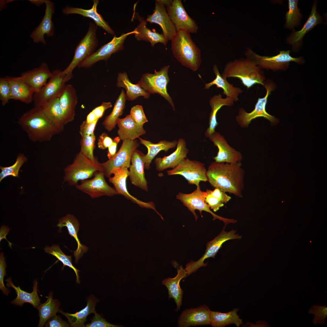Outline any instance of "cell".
Listing matches in <instances>:
<instances>
[{
  "label": "cell",
  "instance_id": "1",
  "mask_svg": "<svg viewBox=\"0 0 327 327\" xmlns=\"http://www.w3.org/2000/svg\"><path fill=\"white\" fill-rule=\"evenodd\" d=\"M241 162L234 163L212 162L208 167V181L215 188L242 197L245 171Z\"/></svg>",
  "mask_w": 327,
  "mask_h": 327
},
{
  "label": "cell",
  "instance_id": "2",
  "mask_svg": "<svg viewBox=\"0 0 327 327\" xmlns=\"http://www.w3.org/2000/svg\"><path fill=\"white\" fill-rule=\"evenodd\" d=\"M17 123L34 142L49 141L54 135L61 132L40 107L34 106L24 113Z\"/></svg>",
  "mask_w": 327,
  "mask_h": 327
},
{
  "label": "cell",
  "instance_id": "3",
  "mask_svg": "<svg viewBox=\"0 0 327 327\" xmlns=\"http://www.w3.org/2000/svg\"><path fill=\"white\" fill-rule=\"evenodd\" d=\"M171 41V49L175 58L183 66L197 71L201 63V50L190 33L184 30L177 31Z\"/></svg>",
  "mask_w": 327,
  "mask_h": 327
},
{
  "label": "cell",
  "instance_id": "4",
  "mask_svg": "<svg viewBox=\"0 0 327 327\" xmlns=\"http://www.w3.org/2000/svg\"><path fill=\"white\" fill-rule=\"evenodd\" d=\"M222 75L226 78H239L248 89L257 84L264 86L265 77L260 68L247 58L228 62Z\"/></svg>",
  "mask_w": 327,
  "mask_h": 327
},
{
  "label": "cell",
  "instance_id": "5",
  "mask_svg": "<svg viewBox=\"0 0 327 327\" xmlns=\"http://www.w3.org/2000/svg\"><path fill=\"white\" fill-rule=\"evenodd\" d=\"M98 27L94 23L90 22L86 34L76 47L71 61L68 66L61 71V74L64 76L66 82L72 77L74 69L95 52L99 44L97 35Z\"/></svg>",
  "mask_w": 327,
  "mask_h": 327
},
{
  "label": "cell",
  "instance_id": "6",
  "mask_svg": "<svg viewBox=\"0 0 327 327\" xmlns=\"http://www.w3.org/2000/svg\"><path fill=\"white\" fill-rule=\"evenodd\" d=\"M98 171H103L97 160L93 162L80 151L72 163L65 168L64 182L75 186L79 181L88 179Z\"/></svg>",
  "mask_w": 327,
  "mask_h": 327
},
{
  "label": "cell",
  "instance_id": "7",
  "mask_svg": "<svg viewBox=\"0 0 327 327\" xmlns=\"http://www.w3.org/2000/svg\"><path fill=\"white\" fill-rule=\"evenodd\" d=\"M169 67V65L163 66L158 71L154 70V74L144 73L137 84L150 94L157 93L163 97L175 111L174 103L167 91V85L170 81L168 76Z\"/></svg>",
  "mask_w": 327,
  "mask_h": 327
},
{
  "label": "cell",
  "instance_id": "8",
  "mask_svg": "<svg viewBox=\"0 0 327 327\" xmlns=\"http://www.w3.org/2000/svg\"><path fill=\"white\" fill-rule=\"evenodd\" d=\"M290 51H282L276 55L262 56L247 48L245 51L246 58L251 59L260 68L270 69L274 71L287 69L290 62L302 64L304 60L302 57L293 58L290 54Z\"/></svg>",
  "mask_w": 327,
  "mask_h": 327
},
{
  "label": "cell",
  "instance_id": "9",
  "mask_svg": "<svg viewBox=\"0 0 327 327\" xmlns=\"http://www.w3.org/2000/svg\"><path fill=\"white\" fill-rule=\"evenodd\" d=\"M207 194L206 191L205 192L201 190L199 185L197 187L195 190L190 193H179L176 196V198L180 200L183 203V205L192 213L196 221L198 218V216L196 214L195 210H198L200 211L202 217V211H204L211 214L213 217V220L218 219L223 221L225 224V227L229 223H235L237 222V220L234 219L224 218L212 212L205 201Z\"/></svg>",
  "mask_w": 327,
  "mask_h": 327
},
{
  "label": "cell",
  "instance_id": "10",
  "mask_svg": "<svg viewBox=\"0 0 327 327\" xmlns=\"http://www.w3.org/2000/svg\"><path fill=\"white\" fill-rule=\"evenodd\" d=\"M61 71L54 70L48 82L38 92L34 94V106L43 107L54 99L60 97L66 85Z\"/></svg>",
  "mask_w": 327,
  "mask_h": 327
},
{
  "label": "cell",
  "instance_id": "11",
  "mask_svg": "<svg viewBox=\"0 0 327 327\" xmlns=\"http://www.w3.org/2000/svg\"><path fill=\"white\" fill-rule=\"evenodd\" d=\"M264 86L266 90V95L263 97L258 98L254 109L252 111L248 113L243 108L239 109L236 119L241 127L247 128L252 120L259 117H262L268 120L272 125H275L278 123L279 121L278 119L269 114L266 110L268 97L274 89V85L272 82H264Z\"/></svg>",
  "mask_w": 327,
  "mask_h": 327
},
{
  "label": "cell",
  "instance_id": "12",
  "mask_svg": "<svg viewBox=\"0 0 327 327\" xmlns=\"http://www.w3.org/2000/svg\"><path fill=\"white\" fill-rule=\"evenodd\" d=\"M225 229V227H224L219 235L207 243L205 252L202 257L196 261L191 260L187 264L184 269L187 276L195 272L200 267L206 266L207 263H204V261L210 257L215 258L222 244L225 242L230 240L240 239L242 238L241 236L236 234V231L233 229L226 232L224 230Z\"/></svg>",
  "mask_w": 327,
  "mask_h": 327
},
{
  "label": "cell",
  "instance_id": "13",
  "mask_svg": "<svg viewBox=\"0 0 327 327\" xmlns=\"http://www.w3.org/2000/svg\"><path fill=\"white\" fill-rule=\"evenodd\" d=\"M133 31L122 34L119 37L114 35L112 40L102 46L90 56L81 62L78 66V68H89L100 61H107L111 55L124 50V44L126 39L129 35L136 33Z\"/></svg>",
  "mask_w": 327,
  "mask_h": 327
},
{
  "label": "cell",
  "instance_id": "14",
  "mask_svg": "<svg viewBox=\"0 0 327 327\" xmlns=\"http://www.w3.org/2000/svg\"><path fill=\"white\" fill-rule=\"evenodd\" d=\"M206 171L203 163L186 157L176 167L167 171V173L168 175H181L190 184H195L197 187L200 181H208Z\"/></svg>",
  "mask_w": 327,
  "mask_h": 327
},
{
  "label": "cell",
  "instance_id": "15",
  "mask_svg": "<svg viewBox=\"0 0 327 327\" xmlns=\"http://www.w3.org/2000/svg\"><path fill=\"white\" fill-rule=\"evenodd\" d=\"M115 154L111 158L100 165L104 175L109 178L113 169L121 167L129 168L131 157L134 151L139 145L137 140L126 139Z\"/></svg>",
  "mask_w": 327,
  "mask_h": 327
},
{
  "label": "cell",
  "instance_id": "16",
  "mask_svg": "<svg viewBox=\"0 0 327 327\" xmlns=\"http://www.w3.org/2000/svg\"><path fill=\"white\" fill-rule=\"evenodd\" d=\"M104 172L98 171L91 179L81 181V183L75 186L78 190L84 193L93 199L106 196L113 197L117 194L114 188L110 187L106 182Z\"/></svg>",
  "mask_w": 327,
  "mask_h": 327
},
{
  "label": "cell",
  "instance_id": "17",
  "mask_svg": "<svg viewBox=\"0 0 327 327\" xmlns=\"http://www.w3.org/2000/svg\"><path fill=\"white\" fill-rule=\"evenodd\" d=\"M111 173L114 174V176L108 178L109 181L113 184L117 194L124 196L127 199L142 207L154 210L161 219L163 218L156 210L153 202H146L140 200L129 193L127 190L126 183L127 178L129 174L128 168L121 167L115 168L111 171Z\"/></svg>",
  "mask_w": 327,
  "mask_h": 327
},
{
  "label": "cell",
  "instance_id": "18",
  "mask_svg": "<svg viewBox=\"0 0 327 327\" xmlns=\"http://www.w3.org/2000/svg\"><path fill=\"white\" fill-rule=\"evenodd\" d=\"M166 9L177 31L184 30L190 33L197 32L198 26L187 13L181 0H173L172 5Z\"/></svg>",
  "mask_w": 327,
  "mask_h": 327
},
{
  "label": "cell",
  "instance_id": "19",
  "mask_svg": "<svg viewBox=\"0 0 327 327\" xmlns=\"http://www.w3.org/2000/svg\"><path fill=\"white\" fill-rule=\"evenodd\" d=\"M207 138L218 149L217 155L213 158L215 162L234 163L240 162L242 160L241 153L230 146L223 136L219 133L215 131Z\"/></svg>",
  "mask_w": 327,
  "mask_h": 327
},
{
  "label": "cell",
  "instance_id": "20",
  "mask_svg": "<svg viewBox=\"0 0 327 327\" xmlns=\"http://www.w3.org/2000/svg\"><path fill=\"white\" fill-rule=\"evenodd\" d=\"M45 15L40 23L30 34V37L35 43L41 42L46 45L45 35L52 37L54 35V24L52 19L55 12V6L54 2L49 0H45Z\"/></svg>",
  "mask_w": 327,
  "mask_h": 327
},
{
  "label": "cell",
  "instance_id": "21",
  "mask_svg": "<svg viewBox=\"0 0 327 327\" xmlns=\"http://www.w3.org/2000/svg\"><path fill=\"white\" fill-rule=\"evenodd\" d=\"M210 310L204 305L196 308L184 310L179 316L178 325L179 327H189L210 325Z\"/></svg>",
  "mask_w": 327,
  "mask_h": 327
},
{
  "label": "cell",
  "instance_id": "22",
  "mask_svg": "<svg viewBox=\"0 0 327 327\" xmlns=\"http://www.w3.org/2000/svg\"><path fill=\"white\" fill-rule=\"evenodd\" d=\"M317 2L314 1L309 17L302 28L293 31L288 36L286 42L292 45L293 49L299 48L305 35L317 25L323 22V18L317 11Z\"/></svg>",
  "mask_w": 327,
  "mask_h": 327
},
{
  "label": "cell",
  "instance_id": "23",
  "mask_svg": "<svg viewBox=\"0 0 327 327\" xmlns=\"http://www.w3.org/2000/svg\"><path fill=\"white\" fill-rule=\"evenodd\" d=\"M155 2L153 13L147 16L146 21L158 25L162 29L164 35L168 40H171L177 32L175 25L168 15L165 6L156 0Z\"/></svg>",
  "mask_w": 327,
  "mask_h": 327
},
{
  "label": "cell",
  "instance_id": "24",
  "mask_svg": "<svg viewBox=\"0 0 327 327\" xmlns=\"http://www.w3.org/2000/svg\"><path fill=\"white\" fill-rule=\"evenodd\" d=\"M52 74L48 64L44 62L38 67L22 73L19 77L33 89L35 93L45 84Z\"/></svg>",
  "mask_w": 327,
  "mask_h": 327
},
{
  "label": "cell",
  "instance_id": "25",
  "mask_svg": "<svg viewBox=\"0 0 327 327\" xmlns=\"http://www.w3.org/2000/svg\"><path fill=\"white\" fill-rule=\"evenodd\" d=\"M189 152L185 139L180 138L178 140L177 148L174 151L168 156L155 159L154 163L156 170L162 171L167 169L175 168L187 157Z\"/></svg>",
  "mask_w": 327,
  "mask_h": 327
},
{
  "label": "cell",
  "instance_id": "26",
  "mask_svg": "<svg viewBox=\"0 0 327 327\" xmlns=\"http://www.w3.org/2000/svg\"><path fill=\"white\" fill-rule=\"evenodd\" d=\"M144 154L136 149L131 158V164L129 170L130 180L132 184L148 192L147 182L144 171Z\"/></svg>",
  "mask_w": 327,
  "mask_h": 327
},
{
  "label": "cell",
  "instance_id": "27",
  "mask_svg": "<svg viewBox=\"0 0 327 327\" xmlns=\"http://www.w3.org/2000/svg\"><path fill=\"white\" fill-rule=\"evenodd\" d=\"M99 3L98 0H93L92 7L88 9L66 6L62 8V13L65 15L75 14L91 18L94 21L98 26L102 28L108 33L112 35H114L115 32L114 30L110 26L107 22L104 20L102 15L97 12V7Z\"/></svg>",
  "mask_w": 327,
  "mask_h": 327
},
{
  "label": "cell",
  "instance_id": "28",
  "mask_svg": "<svg viewBox=\"0 0 327 327\" xmlns=\"http://www.w3.org/2000/svg\"><path fill=\"white\" fill-rule=\"evenodd\" d=\"M10 88L11 99L19 101L26 104L33 99L35 91L33 89L19 77H5Z\"/></svg>",
  "mask_w": 327,
  "mask_h": 327
},
{
  "label": "cell",
  "instance_id": "29",
  "mask_svg": "<svg viewBox=\"0 0 327 327\" xmlns=\"http://www.w3.org/2000/svg\"><path fill=\"white\" fill-rule=\"evenodd\" d=\"M57 226L59 227L58 231H61V229L63 227H67L69 234L74 238L77 243V249L74 251L76 263H78V259L83 255L84 253H86L88 247L83 245L80 242L78 236V233L79 231L80 223L77 219L73 215L68 214L65 216L62 217L59 220Z\"/></svg>",
  "mask_w": 327,
  "mask_h": 327
},
{
  "label": "cell",
  "instance_id": "30",
  "mask_svg": "<svg viewBox=\"0 0 327 327\" xmlns=\"http://www.w3.org/2000/svg\"><path fill=\"white\" fill-rule=\"evenodd\" d=\"M59 100L67 124L74 120L78 102L76 91L72 85L66 84Z\"/></svg>",
  "mask_w": 327,
  "mask_h": 327
},
{
  "label": "cell",
  "instance_id": "31",
  "mask_svg": "<svg viewBox=\"0 0 327 327\" xmlns=\"http://www.w3.org/2000/svg\"><path fill=\"white\" fill-rule=\"evenodd\" d=\"M177 274L175 277L165 279L162 282V284L165 285L168 289L169 299H173L176 303V311L180 310L182 305L183 292L180 287V282L183 278L187 276L185 269L181 265L177 268Z\"/></svg>",
  "mask_w": 327,
  "mask_h": 327
},
{
  "label": "cell",
  "instance_id": "32",
  "mask_svg": "<svg viewBox=\"0 0 327 327\" xmlns=\"http://www.w3.org/2000/svg\"><path fill=\"white\" fill-rule=\"evenodd\" d=\"M117 124L119 127L118 135L123 141L126 139L134 140L146 133L143 127L138 125L130 114L123 118H119Z\"/></svg>",
  "mask_w": 327,
  "mask_h": 327
},
{
  "label": "cell",
  "instance_id": "33",
  "mask_svg": "<svg viewBox=\"0 0 327 327\" xmlns=\"http://www.w3.org/2000/svg\"><path fill=\"white\" fill-rule=\"evenodd\" d=\"M140 144L144 145L147 149V154L144 157V168L149 170L150 164L155 156L161 151L165 152L169 150L177 147L178 141L176 140L169 141L165 140L160 141L157 143H154L150 141L139 138Z\"/></svg>",
  "mask_w": 327,
  "mask_h": 327
},
{
  "label": "cell",
  "instance_id": "34",
  "mask_svg": "<svg viewBox=\"0 0 327 327\" xmlns=\"http://www.w3.org/2000/svg\"><path fill=\"white\" fill-rule=\"evenodd\" d=\"M140 23L135 30L137 32L134 34L135 37L138 41H144L150 43L152 47L158 43L166 46L168 40L163 33L160 34L155 30L151 31L147 27L146 20L137 15Z\"/></svg>",
  "mask_w": 327,
  "mask_h": 327
},
{
  "label": "cell",
  "instance_id": "35",
  "mask_svg": "<svg viewBox=\"0 0 327 327\" xmlns=\"http://www.w3.org/2000/svg\"><path fill=\"white\" fill-rule=\"evenodd\" d=\"M7 282V286L8 287H12L15 290L17 294L16 298L12 301L11 303L20 306H23L26 302L31 304L35 308H37L40 304V299L37 292L38 282L36 279L33 282V291L31 293H29L22 290L18 286H15L9 278L6 280Z\"/></svg>",
  "mask_w": 327,
  "mask_h": 327
},
{
  "label": "cell",
  "instance_id": "36",
  "mask_svg": "<svg viewBox=\"0 0 327 327\" xmlns=\"http://www.w3.org/2000/svg\"><path fill=\"white\" fill-rule=\"evenodd\" d=\"M213 69L216 78L211 82L205 84L204 89H209L212 85H215L217 88L223 89V94L226 95V97L230 98L234 102L238 101V96L243 92V91L239 88L234 87L233 84L229 83L227 81L226 78L220 74L216 65L213 66Z\"/></svg>",
  "mask_w": 327,
  "mask_h": 327
},
{
  "label": "cell",
  "instance_id": "37",
  "mask_svg": "<svg viewBox=\"0 0 327 327\" xmlns=\"http://www.w3.org/2000/svg\"><path fill=\"white\" fill-rule=\"evenodd\" d=\"M234 102L230 97L223 98L220 94L215 95L210 98L209 104L211 110L209 117V126L205 133V135L206 138L215 132V129L218 124L216 119V114L219 110L224 106H232Z\"/></svg>",
  "mask_w": 327,
  "mask_h": 327
},
{
  "label": "cell",
  "instance_id": "38",
  "mask_svg": "<svg viewBox=\"0 0 327 327\" xmlns=\"http://www.w3.org/2000/svg\"><path fill=\"white\" fill-rule=\"evenodd\" d=\"M97 301L94 297L91 296L88 299L86 307L79 312L70 314L60 310L59 312L67 318L70 326L85 327L84 324L87 320L88 316L91 313L94 314L96 312L95 307Z\"/></svg>",
  "mask_w": 327,
  "mask_h": 327
},
{
  "label": "cell",
  "instance_id": "39",
  "mask_svg": "<svg viewBox=\"0 0 327 327\" xmlns=\"http://www.w3.org/2000/svg\"><path fill=\"white\" fill-rule=\"evenodd\" d=\"M116 85L118 88L123 87L125 88L127 100L133 101L140 96L148 99L150 97V94L138 84L132 83L129 80L127 73L125 72L118 74Z\"/></svg>",
  "mask_w": 327,
  "mask_h": 327
},
{
  "label": "cell",
  "instance_id": "40",
  "mask_svg": "<svg viewBox=\"0 0 327 327\" xmlns=\"http://www.w3.org/2000/svg\"><path fill=\"white\" fill-rule=\"evenodd\" d=\"M239 309L235 308L226 313L210 311L211 325L213 327H223L233 324L237 327L243 324L242 319L240 318L237 312Z\"/></svg>",
  "mask_w": 327,
  "mask_h": 327
},
{
  "label": "cell",
  "instance_id": "41",
  "mask_svg": "<svg viewBox=\"0 0 327 327\" xmlns=\"http://www.w3.org/2000/svg\"><path fill=\"white\" fill-rule=\"evenodd\" d=\"M127 99L124 89H122L114 103L113 109L109 115L105 117L102 124L108 131L115 128L117 122L124 112Z\"/></svg>",
  "mask_w": 327,
  "mask_h": 327
},
{
  "label": "cell",
  "instance_id": "42",
  "mask_svg": "<svg viewBox=\"0 0 327 327\" xmlns=\"http://www.w3.org/2000/svg\"><path fill=\"white\" fill-rule=\"evenodd\" d=\"M60 305L59 302L53 299V293L50 292L47 301L37 308L40 317L38 327H43L50 318L59 312Z\"/></svg>",
  "mask_w": 327,
  "mask_h": 327
},
{
  "label": "cell",
  "instance_id": "43",
  "mask_svg": "<svg viewBox=\"0 0 327 327\" xmlns=\"http://www.w3.org/2000/svg\"><path fill=\"white\" fill-rule=\"evenodd\" d=\"M42 108L50 120L62 132L66 124L59 97L55 98Z\"/></svg>",
  "mask_w": 327,
  "mask_h": 327
},
{
  "label": "cell",
  "instance_id": "44",
  "mask_svg": "<svg viewBox=\"0 0 327 327\" xmlns=\"http://www.w3.org/2000/svg\"><path fill=\"white\" fill-rule=\"evenodd\" d=\"M298 0H289L288 10L285 14V28L293 30L295 27L299 26L302 17L298 7Z\"/></svg>",
  "mask_w": 327,
  "mask_h": 327
},
{
  "label": "cell",
  "instance_id": "45",
  "mask_svg": "<svg viewBox=\"0 0 327 327\" xmlns=\"http://www.w3.org/2000/svg\"><path fill=\"white\" fill-rule=\"evenodd\" d=\"M45 252L52 255L56 257L58 260L63 264L62 268L68 266L72 269L74 271L76 276L77 283H80V276L78 272L80 271L73 265L72 263V257L71 256L65 255L60 249L58 244H54L51 247L46 246L43 249Z\"/></svg>",
  "mask_w": 327,
  "mask_h": 327
},
{
  "label": "cell",
  "instance_id": "46",
  "mask_svg": "<svg viewBox=\"0 0 327 327\" xmlns=\"http://www.w3.org/2000/svg\"><path fill=\"white\" fill-rule=\"evenodd\" d=\"M27 160L25 156L20 153L18 155L15 162L12 165L7 167L0 166V182L10 176L18 177V172L20 168Z\"/></svg>",
  "mask_w": 327,
  "mask_h": 327
},
{
  "label": "cell",
  "instance_id": "47",
  "mask_svg": "<svg viewBox=\"0 0 327 327\" xmlns=\"http://www.w3.org/2000/svg\"><path fill=\"white\" fill-rule=\"evenodd\" d=\"M95 141V137L93 133L81 136L80 141V151L93 162L97 160L94 157L93 154Z\"/></svg>",
  "mask_w": 327,
  "mask_h": 327
},
{
  "label": "cell",
  "instance_id": "48",
  "mask_svg": "<svg viewBox=\"0 0 327 327\" xmlns=\"http://www.w3.org/2000/svg\"><path fill=\"white\" fill-rule=\"evenodd\" d=\"M308 313L314 315L315 317L312 320L314 325H323L325 323L327 317V307L326 305L319 306L314 304L309 310Z\"/></svg>",
  "mask_w": 327,
  "mask_h": 327
},
{
  "label": "cell",
  "instance_id": "49",
  "mask_svg": "<svg viewBox=\"0 0 327 327\" xmlns=\"http://www.w3.org/2000/svg\"><path fill=\"white\" fill-rule=\"evenodd\" d=\"M11 99V91L9 83L5 77L0 78V100L4 106Z\"/></svg>",
  "mask_w": 327,
  "mask_h": 327
},
{
  "label": "cell",
  "instance_id": "50",
  "mask_svg": "<svg viewBox=\"0 0 327 327\" xmlns=\"http://www.w3.org/2000/svg\"><path fill=\"white\" fill-rule=\"evenodd\" d=\"M130 115L138 125L142 127L148 121L143 107L141 105H137L133 107L131 109Z\"/></svg>",
  "mask_w": 327,
  "mask_h": 327
},
{
  "label": "cell",
  "instance_id": "51",
  "mask_svg": "<svg viewBox=\"0 0 327 327\" xmlns=\"http://www.w3.org/2000/svg\"><path fill=\"white\" fill-rule=\"evenodd\" d=\"M91 319V323L86 324V327H119L118 325H114L107 322L101 315L96 312Z\"/></svg>",
  "mask_w": 327,
  "mask_h": 327
},
{
  "label": "cell",
  "instance_id": "52",
  "mask_svg": "<svg viewBox=\"0 0 327 327\" xmlns=\"http://www.w3.org/2000/svg\"><path fill=\"white\" fill-rule=\"evenodd\" d=\"M4 255L2 252H1L0 254V289L4 294L7 296L10 291L9 289L5 287L4 283V277L6 275L5 268L6 267Z\"/></svg>",
  "mask_w": 327,
  "mask_h": 327
},
{
  "label": "cell",
  "instance_id": "53",
  "mask_svg": "<svg viewBox=\"0 0 327 327\" xmlns=\"http://www.w3.org/2000/svg\"><path fill=\"white\" fill-rule=\"evenodd\" d=\"M206 191L207 194L205 198V201L210 208L212 209L214 212H216L220 207L224 206V203L217 198L211 195L209 193L208 189H207Z\"/></svg>",
  "mask_w": 327,
  "mask_h": 327
},
{
  "label": "cell",
  "instance_id": "54",
  "mask_svg": "<svg viewBox=\"0 0 327 327\" xmlns=\"http://www.w3.org/2000/svg\"><path fill=\"white\" fill-rule=\"evenodd\" d=\"M98 120L91 123H88L86 121L83 122L80 126L79 133L81 136L90 135L94 133V131Z\"/></svg>",
  "mask_w": 327,
  "mask_h": 327
},
{
  "label": "cell",
  "instance_id": "55",
  "mask_svg": "<svg viewBox=\"0 0 327 327\" xmlns=\"http://www.w3.org/2000/svg\"><path fill=\"white\" fill-rule=\"evenodd\" d=\"M46 327H68L70 325L63 320L59 316L56 314L54 315L48 321L46 324Z\"/></svg>",
  "mask_w": 327,
  "mask_h": 327
},
{
  "label": "cell",
  "instance_id": "56",
  "mask_svg": "<svg viewBox=\"0 0 327 327\" xmlns=\"http://www.w3.org/2000/svg\"><path fill=\"white\" fill-rule=\"evenodd\" d=\"M113 140L105 132H103L99 136L98 140V147L102 150L108 148L112 144Z\"/></svg>",
  "mask_w": 327,
  "mask_h": 327
},
{
  "label": "cell",
  "instance_id": "57",
  "mask_svg": "<svg viewBox=\"0 0 327 327\" xmlns=\"http://www.w3.org/2000/svg\"><path fill=\"white\" fill-rule=\"evenodd\" d=\"M209 193L212 196L217 198L223 203L228 202L231 198L224 192L218 189L215 188L213 191L208 190Z\"/></svg>",
  "mask_w": 327,
  "mask_h": 327
},
{
  "label": "cell",
  "instance_id": "58",
  "mask_svg": "<svg viewBox=\"0 0 327 327\" xmlns=\"http://www.w3.org/2000/svg\"><path fill=\"white\" fill-rule=\"evenodd\" d=\"M110 102L103 101L101 104L94 108L92 111L94 113L97 119H99L103 116L105 111L112 107Z\"/></svg>",
  "mask_w": 327,
  "mask_h": 327
},
{
  "label": "cell",
  "instance_id": "59",
  "mask_svg": "<svg viewBox=\"0 0 327 327\" xmlns=\"http://www.w3.org/2000/svg\"><path fill=\"white\" fill-rule=\"evenodd\" d=\"M121 139L119 136L115 137L113 140L112 144L108 148L107 156L109 159L116 154L117 146Z\"/></svg>",
  "mask_w": 327,
  "mask_h": 327
},
{
  "label": "cell",
  "instance_id": "60",
  "mask_svg": "<svg viewBox=\"0 0 327 327\" xmlns=\"http://www.w3.org/2000/svg\"><path fill=\"white\" fill-rule=\"evenodd\" d=\"M9 228L5 226H2L0 230V241L3 239H5L8 243L9 246L12 247V244L10 243L6 239V236L9 231Z\"/></svg>",
  "mask_w": 327,
  "mask_h": 327
},
{
  "label": "cell",
  "instance_id": "61",
  "mask_svg": "<svg viewBox=\"0 0 327 327\" xmlns=\"http://www.w3.org/2000/svg\"><path fill=\"white\" fill-rule=\"evenodd\" d=\"M98 120L97 119L94 113L92 111L87 115L86 121L87 122L90 123L94 122L96 120Z\"/></svg>",
  "mask_w": 327,
  "mask_h": 327
},
{
  "label": "cell",
  "instance_id": "62",
  "mask_svg": "<svg viewBox=\"0 0 327 327\" xmlns=\"http://www.w3.org/2000/svg\"><path fill=\"white\" fill-rule=\"evenodd\" d=\"M29 1L31 4L38 7L45 4V0H29Z\"/></svg>",
  "mask_w": 327,
  "mask_h": 327
},
{
  "label": "cell",
  "instance_id": "63",
  "mask_svg": "<svg viewBox=\"0 0 327 327\" xmlns=\"http://www.w3.org/2000/svg\"><path fill=\"white\" fill-rule=\"evenodd\" d=\"M158 2L164 5L167 7L172 5L173 1L172 0H156Z\"/></svg>",
  "mask_w": 327,
  "mask_h": 327
},
{
  "label": "cell",
  "instance_id": "64",
  "mask_svg": "<svg viewBox=\"0 0 327 327\" xmlns=\"http://www.w3.org/2000/svg\"><path fill=\"white\" fill-rule=\"evenodd\" d=\"M0 11H2V10L5 8L7 6V3H8L7 1L5 0H0Z\"/></svg>",
  "mask_w": 327,
  "mask_h": 327
}]
</instances>
